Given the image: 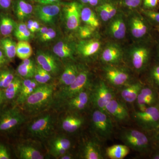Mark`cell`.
<instances>
[{
  "label": "cell",
  "mask_w": 159,
  "mask_h": 159,
  "mask_svg": "<svg viewBox=\"0 0 159 159\" xmlns=\"http://www.w3.org/2000/svg\"><path fill=\"white\" fill-rule=\"evenodd\" d=\"M149 40L140 41L133 46L128 52V61L133 69L142 72L148 68L151 57V46Z\"/></svg>",
  "instance_id": "obj_1"
},
{
  "label": "cell",
  "mask_w": 159,
  "mask_h": 159,
  "mask_svg": "<svg viewBox=\"0 0 159 159\" xmlns=\"http://www.w3.org/2000/svg\"><path fill=\"white\" fill-rule=\"evenodd\" d=\"M120 139L129 148L141 153H146L150 150L151 140L141 131L135 129H125L119 135Z\"/></svg>",
  "instance_id": "obj_2"
},
{
  "label": "cell",
  "mask_w": 159,
  "mask_h": 159,
  "mask_svg": "<svg viewBox=\"0 0 159 159\" xmlns=\"http://www.w3.org/2000/svg\"><path fill=\"white\" fill-rule=\"evenodd\" d=\"M53 92L54 86L51 84H40L26 99L25 107L31 112L39 110L49 103Z\"/></svg>",
  "instance_id": "obj_3"
},
{
  "label": "cell",
  "mask_w": 159,
  "mask_h": 159,
  "mask_svg": "<svg viewBox=\"0 0 159 159\" xmlns=\"http://www.w3.org/2000/svg\"><path fill=\"white\" fill-rule=\"evenodd\" d=\"M91 123L93 131L99 139H110L113 132V125L108 114L97 109L92 114Z\"/></svg>",
  "instance_id": "obj_4"
},
{
  "label": "cell",
  "mask_w": 159,
  "mask_h": 159,
  "mask_svg": "<svg viewBox=\"0 0 159 159\" xmlns=\"http://www.w3.org/2000/svg\"><path fill=\"white\" fill-rule=\"evenodd\" d=\"M133 115L140 127L145 130L152 131L159 122V104L148 107L143 111L134 112Z\"/></svg>",
  "instance_id": "obj_5"
},
{
  "label": "cell",
  "mask_w": 159,
  "mask_h": 159,
  "mask_svg": "<svg viewBox=\"0 0 159 159\" xmlns=\"http://www.w3.org/2000/svg\"><path fill=\"white\" fill-rule=\"evenodd\" d=\"M129 31L132 37L140 41L147 39L150 34V24L141 13L135 12L130 15L129 19Z\"/></svg>",
  "instance_id": "obj_6"
},
{
  "label": "cell",
  "mask_w": 159,
  "mask_h": 159,
  "mask_svg": "<svg viewBox=\"0 0 159 159\" xmlns=\"http://www.w3.org/2000/svg\"><path fill=\"white\" fill-rule=\"evenodd\" d=\"M90 75L87 70L80 71L78 76L72 84L62 87L57 94L58 99L68 100L81 91L84 90L89 83Z\"/></svg>",
  "instance_id": "obj_7"
},
{
  "label": "cell",
  "mask_w": 159,
  "mask_h": 159,
  "mask_svg": "<svg viewBox=\"0 0 159 159\" xmlns=\"http://www.w3.org/2000/svg\"><path fill=\"white\" fill-rule=\"evenodd\" d=\"M115 96L113 90L101 80L96 86L91 98L97 109L106 112V106L111 99L115 98Z\"/></svg>",
  "instance_id": "obj_8"
},
{
  "label": "cell",
  "mask_w": 159,
  "mask_h": 159,
  "mask_svg": "<svg viewBox=\"0 0 159 159\" xmlns=\"http://www.w3.org/2000/svg\"><path fill=\"white\" fill-rule=\"evenodd\" d=\"M103 71L107 82L116 87L128 84L130 80V75L127 71L113 65H107L103 68Z\"/></svg>",
  "instance_id": "obj_9"
},
{
  "label": "cell",
  "mask_w": 159,
  "mask_h": 159,
  "mask_svg": "<svg viewBox=\"0 0 159 159\" xmlns=\"http://www.w3.org/2000/svg\"><path fill=\"white\" fill-rule=\"evenodd\" d=\"M53 129V118L49 114L34 120L29 128V133L32 136L41 139L48 138Z\"/></svg>",
  "instance_id": "obj_10"
},
{
  "label": "cell",
  "mask_w": 159,
  "mask_h": 159,
  "mask_svg": "<svg viewBox=\"0 0 159 159\" xmlns=\"http://www.w3.org/2000/svg\"><path fill=\"white\" fill-rule=\"evenodd\" d=\"M25 117L17 108L7 110L0 115V131L11 130L22 124Z\"/></svg>",
  "instance_id": "obj_11"
},
{
  "label": "cell",
  "mask_w": 159,
  "mask_h": 159,
  "mask_svg": "<svg viewBox=\"0 0 159 159\" xmlns=\"http://www.w3.org/2000/svg\"><path fill=\"white\" fill-rule=\"evenodd\" d=\"M140 111H143L148 107L159 104L158 92L152 87L144 86L136 99Z\"/></svg>",
  "instance_id": "obj_12"
},
{
  "label": "cell",
  "mask_w": 159,
  "mask_h": 159,
  "mask_svg": "<svg viewBox=\"0 0 159 159\" xmlns=\"http://www.w3.org/2000/svg\"><path fill=\"white\" fill-rule=\"evenodd\" d=\"M61 6L59 4H39L35 8L36 15L43 22L51 24L54 22L59 14Z\"/></svg>",
  "instance_id": "obj_13"
},
{
  "label": "cell",
  "mask_w": 159,
  "mask_h": 159,
  "mask_svg": "<svg viewBox=\"0 0 159 159\" xmlns=\"http://www.w3.org/2000/svg\"><path fill=\"white\" fill-rule=\"evenodd\" d=\"M80 5L73 2L68 3L64 7L65 15L67 27L70 30L78 29L80 24Z\"/></svg>",
  "instance_id": "obj_14"
},
{
  "label": "cell",
  "mask_w": 159,
  "mask_h": 159,
  "mask_svg": "<svg viewBox=\"0 0 159 159\" xmlns=\"http://www.w3.org/2000/svg\"><path fill=\"white\" fill-rule=\"evenodd\" d=\"M36 60L38 64L51 75H56L58 74L60 70L59 63L50 53L38 51L36 54Z\"/></svg>",
  "instance_id": "obj_15"
},
{
  "label": "cell",
  "mask_w": 159,
  "mask_h": 159,
  "mask_svg": "<svg viewBox=\"0 0 159 159\" xmlns=\"http://www.w3.org/2000/svg\"><path fill=\"white\" fill-rule=\"evenodd\" d=\"M105 111L119 122L126 121L129 118V114L126 107L115 98L107 103L106 106Z\"/></svg>",
  "instance_id": "obj_16"
},
{
  "label": "cell",
  "mask_w": 159,
  "mask_h": 159,
  "mask_svg": "<svg viewBox=\"0 0 159 159\" xmlns=\"http://www.w3.org/2000/svg\"><path fill=\"white\" fill-rule=\"evenodd\" d=\"M123 54V51L120 46L114 43H110L102 51L101 60L107 64H116L121 61Z\"/></svg>",
  "instance_id": "obj_17"
},
{
  "label": "cell",
  "mask_w": 159,
  "mask_h": 159,
  "mask_svg": "<svg viewBox=\"0 0 159 159\" xmlns=\"http://www.w3.org/2000/svg\"><path fill=\"white\" fill-rule=\"evenodd\" d=\"M126 24L122 14H117L111 20L108 32L111 37L120 40L125 38L126 32Z\"/></svg>",
  "instance_id": "obj_18"
},
{
  "label": "cell",
  "mask_w": 159,
  "mask_h": 159,
  "mask_svg": "<svg viewBox=\"0 0 159 159\" xmlns=\"http://www.w3.org/2000/svg\"><path fill=\"white\" fill-rule=\"evenodd\" d=\"M101 43L99 40L93 39L80 42L76 47L78 53L84 57L95 56L101 48Z\"/></svg>",
  "instance_id": "obj_19"
},
{
  "label": "cell",
  "mask_w": 159,
  "mask_h": 159,
  "mask_svg": "<svg viewBox=\"0 0 159 159\" xmlns=\"http://www.w3.org/2000/svg\"><path fill=\"white\" fill-rule=\"evenodd\" d=\"M71 146V142L69 139L64 137H57L51 142L50 152L55 157H60L66 153Z\"/></svg>",
  "instance_id": "obj_20"
},
{
  "label": "cell",
  "mask_w": 159,
  "mask_h": 159,
  "mask_svg": "<svg viewBox=\"0 0 159 159\" xmlns=\"http://www.w3.org/2000/svg\"><path fill=\"white\" fill-rule=\"evenodd\" d=\"M144 86L139 81L126 84L121 89V97L124 101L129 103L136 101L138 95Z\"/></svg>",
  "instance_id": "obj_21"
},
{
  "label": "cell",
  "mask_w": 159,
  "mask_h": 159,
  "mask_svg": "<svg viewBox=\"0 0 159 159\" xmlns=\"http://www.w3.org/2000/svg\"><path fill=\"white\" fill-rule=\"evenodd\" d=\"M39 84L35 80L31 78L25 79L22 80L20 90L16 99L17 104H21L25 103L27 98Z\"/></svg>",
  "instance_id": "obj_22"
},
{
  "label": "cell",
  "mask_w": 159,
  "mask_h": 159,
  "mask_svg": "<svg viewBox=\"0 0 159 159\" xmlns=\"http://www.w3.org/2000/svg\"><path fill=\"white\" fill-rule=\"evenodd\" d=\"M80 71L76 64L72 63L66 66L59 79V83L63 87L72 84L76 79Z\"/></svg>",
  "instance_id": "obj_23"
},
{
  "label": "cell",
  "mask_w": 159,
  "mask_h": 159,
  "mask_svg": "<svg viewBox=\"0 0 159 159\" xmlns=\"http://www.w3.org/2000/svg\"><path fill=\"white\" fill-rule=\"evenodd\" d=\"M90 98V94L86 89L84 90L68 99L69 107L74 110L84 109L88 104Z\"/></svg>",
  "instance_id": "obj_24"
},
{
  "label": "cell",
  "mask_w": 159,
  "mask_h": 159,
  "mask_svg": "<svg viewBox=\"0 0 159 159\" xmlns=\"http://www.w3.org/2000/svg\"><path fill=\"white\" fill-rule=\"evenodd\" d=\"M53 52L57 57L61 59H74V48L67 42H58L54 46Z\"/></svg>",
  "instance_id": "obj_25"
},
{
  "label": "cell",
  "mask_w": 159,
  "mask_h": 159,
  "mask_svg": "<svg viewBox=\"0 0 159 159\" xmlns=\"http://www.w3.org/2000/svg\"><path fill=\"white\" fill-rule=\"evenodd\" d=\"M84 123L81 117L70 115L66 117L61 122V127L64 130L69 133H73L80 128Z\"/></svg>",
  "instance_id": "obj_26"
},
{
  "label": "cell",
  "mask_w": 159,
  "mask_h": 159,
  "mask_svg": "<svg viewBox=\"0 0 159 159\" xmlns=\"http://www.w3.org/2000/svg\"><path fill=\"white\" fill-rule=\"evenodd\" d=\"M83 156L85 159H103L100 146L95 142L90 141L84 145Z\"/></svg>",
  "instance_id": "obj_27"
},
{
  "label": "cell",
  "mask_w": 159,
  "mask_h": 159,
  "mask_svg": "<svg viewBox=\"0 0 159 159\" xmlns=\"http://www.w3.org/2000/svg\"><path fill=\"white\" fill-rule=\"evenodd\" d=\"M80 19L86 25L96 29L100 26L99 19L94 11L89 7L80 9Z\"/></svg>",
  "instance_id": "obj_28"
},
{
  "label": "cell",
  "mask_w": 159,
  "mask_h": 159,
  "mask_svg": "<svg viewBox=\"0 0 159 159\" xmlns=\"http://www.w3.org/2000/svg\"><path fill=\"white\" fill-rule=\"evenodd\" d=\"M19 155L22 159H43V155L38 149L30 145H23L18 147Z\"/></svg>",
  "instance_id": "obj_29"
},
{
  "label": "cell",
  "mask_w": 159,
  "mask_h": 159,
  "mask_svg": "<svg viewBox=\"0 0 159 159\" xmlns=\"http://www.w3.org/2000/svg\"><path fill=\"white\" fill-rule=\"evenodd\" d=\"M130 148L125 145H115L109 147L106 150V155L111 159L124 158L129 153Z\"/></svg>",
  "instance_id": "obj_30"
},
{
  "label": "cell",
  "mask_w": 159,
  "mask_h": 159,
  "mask_svg": "<svg viewBox=\"0 0 159 159\" xmlns=\"http://www.w3.org/2000/svg\"><path fill=\"white\" fill-rule=\"evenodd\" d=\"M22 80L19 77H15L14 79L9 85L5 89L4 92V99L11 100L17 97L19 93Z\"/></svg>",
  "instance_id": "obj_31"
},
{
  "label": "cell",
  "mask_w": 159,
  "mask_h": 159,
  "mask_svg": "<svg viewBox=\"0 0 159 159\" xmlns=\"http://www.w3.org/2000/svg\"><path fill=\"white\" fill-rule=\"evenodd\" d=\"M35 65L31 59L29 58L23 60L17 67V73L25 79H29L34 77Z\"/></svg>",
  "instance_id": "obj_32"
},
{
  "label": "cell",
  "mask_w": 159,
  "mask_h": 159,
  "mask_svg": "<svg viewBox=\"0 0 159 159\" xmlns=\"http://www.w3.org/2000/svg\"><path fill=\"white\" fill-rule=\"evenodd\" d=\"M33 6L25 0H18L16 4V12L18 18L23 20L31 14Z\"/></svg>",
  "instance_id": "obj_33"
},
{
  "label": "cell",
  "mask_w": 159,
  "mask_h": 159,
  "mask_svg": "<svg viewBox=\"0 0 159 159\" xmlns=\"http://www.w3.org/2000/svg\"><path fill=\"white\" fill-rule=\"evenodd\" d=\"M6 58L13 59L16 55V43L9 38L3 39L0 42Z\"/></svg>",
  "instance_id": "obj_34"
},
{
  "label": "cell",
  "mask_w": 159,
  "mask_h": 159,
  "mask_svg": "<svg viewBox=\"0 0 159 159\" xmlns=\"http://www.w3.org/2000/svg\"><path fill=\"white\" fill-rule=\"evenodd\" d=\"M32 47L27 41H19L16 44V55L20 59L29 58L32 55Z\"/></svg>",
  "instance_id": "obj_35"
},
{
  "label": "cell",
  "mask_w": 159,
  "mask_h": 159,
  "mask_svg": "<svg viewBox=\"0 0 159 159\" xmlns=\"http://www.w3.org/2000/svg\"><path fill=\"white\" fill-rule=\"evenodd\" d=\"M15 24L13 20L6 16H3L0 19V31L4 36H8L15 29Z\"/></svg>",
  "instance_id": "obj_36"
},
{
  "label": "cell",
  "mask_w": 159,
  "mask_h": 159,
  "mask_svg": "<svg viewBox=\"0 0 159 159\" xmlns=\"http://www.w3.org/2000/svg\"><path fill=\"white\" fill-rule=\"evenodd\" d=\"M148 80L150 86L159 92V63L151 67L148 71Z\"/></svg>",
  "instance_id": "obj_37"
},
{
  "label": "cell",
  "mask_w": 159,
  "mask_h": 159,
  "mask_svg": "<svg viewBox=\"0 0 159 159\" xmlns=\"http://www.w3.org/2000/svg\"><path fill=\"white\" fill-rule=\"evenodd\" d=\"M31 33L25 23H20L15 29V36L19 41H28L31 37Z\"/></svg>",
  "instance_id": "obj_38"
},
{
  "label": "cell",
  "mask_w": 159,
  "mask_h": 159,
  "mask_svg": "<svg viewBox=\"0 0 159 159\" xmlns=\"http://www.w3.org/2000/svg\"><path fill=\"white\" fill-rule=\"evenodd\" d=\"M34 79L39 84H45L51 79V75L48 71L43 69L38 64L35 66Z\"/></svg>",
  "instance_id": "obj_39"
},
{
  "label": "cell",
  "mask_w": 159,
  "mask_h": 159,
  "mask_svg": "<svg viewBox=\"0 0 159 159\" xmlns=\"http://www.w3.org/2000/svg\"><path fill=\"white\" fill-rule=\"evenodd\" d=\"M14 73L8 69L0 71V89H5L14 79Z\"/></svg>",
  "instance_id": "obj_40"
},
{
  "label": "cell",
  "mask_w": 159,
  "mask_h": 159,
  "mask_svg": "<svg viewBox=\"0 0 159 159\" xmlns=\"http://www.w3.org/2000/svg\"><path fill=\"white\" fill-rule=\"evenodd\" d=\"M141 14L148 21L151 25L159 26V12L155 10L142 9Z\"/></svg>",
  "instance_id": "obj_41"
},
{
  "label": "cell",
  "mask_w": 159,
  "mask_h": 159,
  "mask_svg": "<svg viewBox=\"0 0 159 159\" xmlns=\"http://www.w3.org/2000/svg\"><path fill=\"white\" fill-rule=\"evenodd\" d=\"M109 2H103L97 6V11L100 19L103 22L110 20L109 13Z\"/></svg>",
  "instance_id": "obj_42"
},
{
  "label": "cell",
  "mask_w": 159,
  "mask_h": 159,
  "mask_svg": "<svg viewBox=\"0 0 159 159\" xmlns=\"http://www.w3.org/2000/svg\"><path fill=\"white\" fill-rule=\"evenodd\" d=\"M78 29L79 36L83 39H86L90 37L93 34L94 31L96 30L87 25L79 26Z\"/></svg>",
  "instance_id": "obj_43"
},
{
  "label": "cell",
  "mask_w": 159,
  "mask_h": 159,
  "mask_svg": "<svg viewBox=\"0 0 159 159\" xmlns=\"http://www.w3.org/2000/svg\"><path fill=\"white\" fill-rule=\"evenodd\" d=\"M159 0H143V9L155 10L159 5Z\"/></svg>",
  "instance_id": "obj_44"
},
{
  "label": "cell",
  "mask_w": 159,
  "mask_h": 159,
  "mask_svg": "<svg viewBox=\"0 0 159 159\" xmlns=\"http://www.w3.org/2000/svg\"><path fill=\"white\" fill-rule=\"evenodd\" d=\"M143 0H123L124 6L129 9H136L142 4Z\"/></svg>",
  "instance_id": "obj_45"
},
{
  "label": "cell",
  "mask_w": 159,
  "mask_h": 159,
  "mask_svg": "<svg viewBox=\"0 0 159 159\" xmlns=\"http://www.w3.org/2000/svg\"><path fill=\"white\" fill-rule=\"evenodd\" d=\"M56 32L53 29L49 28L48 31L45 34L40 36L41 40L43 42H47L53 39L56 37Z\"/></svg>",
  "instance_id": "obj_46"
},
{
  "label": "cell",
  "mask_w": 159,
  "mask_h": 159,
  "mask_svg": "<svg viewBox=\"0 0 159 159\" xmlns=\"http://www.w3.org/2000/svg\"><path fill=\"white\" fill-rule=\"evenodd\" d=\"M10 159V155L6 146L0 144V159Z\"/></svg>",
  "instance_id": "obj_47"
},
{
  "label": "cell",
  "mask_w": 159,
  "mask_h": 159,
  "mask_svg": "<svg viewBox=\"0 0 159 159\" xmlns=\"http://www.w3.org/2000/svg\"><path fill=\"white\" fill-rule=\"evenodd\" d=\"M83 4L89 5L91 6H97L101 3V0H80Z\"/></svg>",
  "instance_id": "obj_48"
},
{
  "label": "cell",
  "mask_w": 159,
  "mask_h": 159,
  "mask_svg": "<svg viewBox=\"0 0 159 159\" xmlns=\"http://www.w3.org/2000/svg\"><path fill=\"white\" fill-rule=\"evenodd\" d=\"M12 0H0V8L7 9L10 8Z\"/></svg>",
  "instance_id": "obj_49"
},
{
  "label": "cell",
  "mask_w": 159,
  "mask_h": 159,
  "mask_svg": "<svg viewBox=\"0 0 159 159\" xmlns=\"http://www.w3.org/2000/svg\"><path fill=\"white\" fill-rule=\"evenodd\" d=\"M152 132L153 133L152 139L154 143L156 144L159 149V130H154Z\"/></svg>",
  "instance_id": "obj_50"
},
{
  "label": "cell",
  "mask_w": 159,
  "mask_h": 159,
  "mask_svg": "<svg viewBox=\"0 0 159 159\" xmlns=\"http://www.w3.org/2000/svg\"><path fill=\"white\" fill-rule=\"evenodd\" d=\"M39 4H51L57 3L60 0H34Z\"/></svg>",
  "instance_id": "obj_51"
},
{
  "label": "cell",
  "mask_w": 159,
  "mask_h": 159,
  "mask_svg": "<svg viewBox=\"0 0 159 159\" xmlns=\"http://www.w3.org/2000/svg\"><path fill=\"white\" fill-rule=\"evenodd\" d=\"M4 52L0 50V68L7 62V59Z\"/></svg>",
  "instance_id": "obj_52"
},
{
  "label": "cell",
  "mask_w": 159,
  "mask_h": 159,
  "mask_svg": "<svg viewBox=\"0 0 159 159\" xmlns=\"http://www.w3.org/2000/svg\"><path fill=\"white\" fill-rule=\"evenodd\" d=\"M33 22V20H29L27 24H26L28 29H29V31H31V33H34L35 32V30L33 28V25H32Z\"/></svg>",
  "instance_id": "obj_53"
},
{
  "label": "cell",
  "mask_w": 159,
  "mask_h": 159,
  "mask_svg": "<svg viewBox=\"0 0 159 159\" xmlns=\"http://www.w3.org/2000/svg\"><path fill=\"white\" fill-rule=\"evenodd\" d=\"M49 28H47L46 27H40L39 30L37 31L38 32L39 35V36H41L43 34H45L47 31L48 30Z\"/></svg>",
  "instance_id": "obj_54"
},
{
  "label": "cell",
  "mask_w": 159,
  "mask_h": 159,
  "mask_svg": "<svg viewBox=\"0 0 159 159\" xmlns=\"http://www.w3.org/2000/svg\"><path fill=\"white\" fill-rule=\"evenodd\" d=\"M32 25H33V28H34L35 32H37L39 30L40 28L39 23L36 21H33Z\"/></svg>",
  "instance_id": "obj_55"
},
{
  "label": "cell",
  "mask_w": 159,
  "mask_h": 159,
  "mask_svg": "<svg viewBox=\"0 0 159 159\" xmlns=\"http://www.w3.org/2000/svg\"><path fill=\"white\" fill-rule=\"evenodd\" d=\"M156 57L157 59V62L159 63V43L157 46L155 50Z\"/></svg>",
  "instance_id": "obj_56"
},
{
  "label": "cell",
  "mask_w": 159,
  "mask_h": 159,
  "mask_svg": "<svg viewBox=\"0 0 159 159\" xmlns=\"http://www.w3.org/2000/svg\"><path fill=\"white\" fill-rule=\"evenodd\" d=\"M73 157L72 156L66 153L63 155L61 156L60 157L59 159H73Z\"/></svg>",
  "instance_id": "obj_57"
},
{
  "label": "cell",
  "mask_w": 159,
  "mask_h": 159,
  "mask_svg": "<svg viewBox=\"0 0 159 159\" xmlns=\"http://www.w3.org/2000/svg\"><path fill=\"white\" fill-rule=\"evenodd\" d=\"M4 99H4V92H3V91L1 90V89H0V106L2 103Z\"/></svg>",
  "instance_id": "obj_58"
},
{
  "label": "cell",
  "mask_w": 159,
  "mask_h": 159,
  "mask_svg": "<svg viewBox=\"0 0 159 159\" xmlns=\"http://www.w3.org/2000/svg\"><path fill=\"white\" fill-rule=\"evenodd\" d=\"M152 158L153 159H159V150L157 151L156 152H155V153L152 155Z\"/></svg>",
  "instance_id": "obj_59"
},
{
  "label": "cell",
  "mask_w": 159,
  "mask_h": 159,
  "mask_svg": "<svg viewBox=\"0 0 159 159\" xmlns=\"http://www.w3.org/2000/svg\"><path fill=\"white\" fill-rule=\"evenodd\" d=\"M154 130H159V122L158 124H157V125L156 127Z\"/></svg>",
  "instance_id": "obj_60"
},
{
  "label": "cell",
  "mask_w": 159,
  "mask_h": 159,
  "mask_svg": "<svg viewBox=\"0 0 159 159\" xmlns=\"http://www.w3.org/2000/svg\"><path fill=\"white\" fill-rule=\"evenodd\" d=\"M155 27V29H156L157 31L159 33V26H156Z\"/></svg>",
  "instance_id": "obj_61"
},
{
  "label": "cell",
  "mask_w": 159,
  "mask_h": 159,
  "mask_svg": "<svg viewBox=\"0 0 159 159\" xmlns=\"http://www.w3.org/2000/svg\"><path fill=\"white\" fill-rule=\"evenodd\" d=\"M0 42H1V40H0Z\"/></svg>",
  "instance_id": "obj_62"
},
{
  "label": "cell",
  "mask_w": 159,
  "mask_h": 159,
  "mask_svg": "<svg viewBox=\"0 0 159 159\" xmlns=\"http://www.w3.org/2000/svg\"></svg>",
  "instance_id": "obj_63"
}]
</instances>
